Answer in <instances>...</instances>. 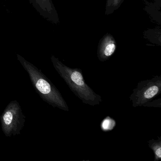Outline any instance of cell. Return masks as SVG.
Wrapping results in <instances>:
<instances>
[{"label": "cell", "instance_id": "cell-1", "mask_svg": "<svg viewBox=\"0 0 161 161\" xmlns=\"http://www.w3.org/2000/svg\"><path fill=\"white\" fill-rule=\"evenodd\" d=\"M17 58L27 71L34 88L43 100L54 108L69 112L67 103L62 94L41 69L19 54H17Z\"/></svg>", "mask_w": 161, "mask_h": 161}, {"label": "cell", "instance_id": "cell-2", "mask_svg": "<svg viewBox=\"0 0 161 161\" xmlns=\"http://www.w3.org/2000/svg\"><path fill=\"white\" fill-rule=\"evenodd\" d=\"M51 60L53 67L70 90L84 103L91 106L100 104L102 102V97L86 83L81 69L65 65L53 55L51 57Z\"/></svg>", "mask_w": 161, "mask_h": 161}, {"label": "cell", "instance_id": "cell-3", "mask_svg": "<svg viewBox=\"0 0 161 161\" xmlns=\"http://www.w3.org/2000/svg\"><path fill=\"white\" fill-rule=\"evenodd\" d=\"M2 130L6 136L21 134L26 121V116L18 102L11 101L0 116Z\"/></svg>", "mask_w": 161, "mask_h": 161}, {"label": "cell", "instance_id": "cell-4", "mask_svg": "<svg viewBox=\"0 0 161 161\" xmlns=\"http://www.w3.org/2000/svg\"><path fill=\"white\" fill-rule=\"evenodd\" d=\"M161 93V77L156 76L150 80L141 81L130 96L134 107L144 106Z\"/></svg>", "mask_w": 161, "mask_h": 161}, {"label": "cell", "instance_id": "cell-5", "mask_svg": "<svg viewBox=\"0 0 161 161\" xmlns=\"http://www.w3.org/2000/svg\"><path fill=\"white\" fill-rule=\"evenodd\" d=\"M29 2L46 20L53 24L59 23V16L52 0H29Z\"/></svg>", "mask_w": 161, "mask_h": 161}, {"label": "cell", "instance_id": "cell-6", "mask_svg": "<svg viewBox=\"0 0 161 161\" xmlns=\"http://www.w3.org/2000/svg\"><path fill=\"white\" fill-rule=\"evenodd\" d=\"M116 50V43L113 36L106 34L102 38L98 47L97 55L99 60L104 62L109 60Z\"/></svg>", "mask_w": 161, "mask_h": 161}, {"label": "cell", "instance_id": "cell-7", "mask_svg": "<svg viewBox=\"0 0 161 161\" xmlns=\"http://www.w3.org/2000/svg\"><path fill=\"white\" fill-rule=\"evenodd\" d=\"M148 146L154 153V161H159L161 159V137L157 140L152 139L148 141Z\"/></svg>", "mask_w": 161, "mask_h": 161}, {"label": "cell", "instance_id": "cell-8", "mask_svg": "<svg viewBox=\"0 0 161 161\" xmlns=\"http://www.w3.org/2000/svg\"><path fill=\"white\" fill-rule=\"evenodd\" d=\"M124 0H106L105 6V14L109 15L113 14L117 10Z\"/></svg>", "mask_w": 161, "mask_h": 161}, {"label": "cell", "instance_id": "cell-9", "mask_svg": "<svg viewBox=\"0 0 161 161\" xmlns=\"http://www.w3.org/2000/svg\"><path fill=\"white\" fill-rule=\"evenodd\" d=\"M116 125V121L113 119L107 116L101 123V129L103 131H110L115 128Z\"/></svg>", "mask_w": 161, "mask_h": 161}, {"label": "cell", "instance_id": "cell-10", "mask_svg": "<svg viewBox=\"0 0 161 161\" xmlns=\"http://www.w3.org/2000/svg\"><path fill=\"white\" fill-rule=\"evenodd\" d=\"M161 98H159L158 100H155L154 101H151L148 102L146 103L144 106L145 107H155V108H161Z\"/></svg>", "mask_w": 161, "mask_h": 161}, {"label": "cell", "instance_id": "cell-11", "mask_svg": "<svg viewBox=\"0 0 161 161\" xmlns=\"http://www.w3.org/2000/svg\"><path fill=\"white\" fill-rule=\"evenodd\" d=\"M155 1H157V2H159V3H160L161 4V0H155Z\"/></svg>", "mask_w": 161, "mask_h": 161}]
</instances>
